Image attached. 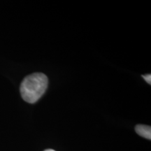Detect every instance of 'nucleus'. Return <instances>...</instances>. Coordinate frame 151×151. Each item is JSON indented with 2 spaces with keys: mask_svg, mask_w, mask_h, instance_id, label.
<instances>
[{
  "mask_svg": "<svg viewBox=\"0 0 151 151\" xmlns=\"http://www.w3.org/2000/svg\"><path fill=\"white\" fill-rule=\"evenodd\" d=\"M135 130L139 135L148 139L149 140L151 139V127L150 126L139 124V125L136 126Z\"/></svg>",
  "mask_w": 151,
  "mask_h": 151,
  "instance_id": "nucleus-2",
  "label": "nucleus"
},
{
  "mask_svg": "<svg viewBox=\"0 0 151 151\" xmlns=\"http://www.w3.org/2000/svg\"><path fill=\"white\" fill-rule=\"evenodd\" d=\"M48 83V78L44 73H35L26 76L20 88L22 99L30 104L37 102L46 92Z\"/></svg>",
  "mask_w": 151,
  "mask_h": 151,
  "instance_id": "nucleus-1",
  "label": "nucleus"
},
{
  "mask_svg": "<svg viewBox=\"0 0 151 151\" xmlns=\"http://www.w3.org/2000/svg\"><path fill=\"white\" fill-rule=\"evenodd\" d=\"M44 151H55V150H52V149H47V150H44Z\"/></svg>",
  "mask_w": 151,
  "mask_h": 151,
  "instance_id": "nucleus-4",
  "label": "nucleus"
},
{
  "mask_svg": "<svg viewBox=\"0 0 151 151\" xmlns=\"http://www.w3.org/2000/svg\"><path fill=\"white\" fill-rule=\"evenodd\" d=\"M142 77L145 79V81L148 83V84H151V75L150 74H147V75H143Z\"/></svg>",
  "mask_w": 151,
  "mask_h": 151,
  "instance_id": "nucleus-3",
  "label": "nucleus"
}]
</instances>
